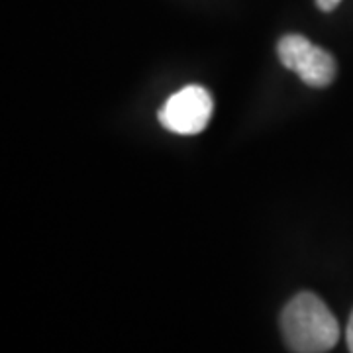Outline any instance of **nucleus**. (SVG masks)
Here are the masks:
<instances>
[{"instance_id": "f257e3e1", "label": "nucleus", "mask_w": 353, "mask_h": 353, "mask_svg": "<svg viewBox=\"0 0 353 353\" xmlns=\"http://www.w3.org/2000/svg\"><path fill=\"white\" fill-rule=\"evenodd\" d=\"M281 330L294 353H326L340 338L338 320L312 292H301L285 306Z\"/></svg>"}, {"instance_id": "f03ea898", "label": "nucleus", "mask_w": 353, "mask_h": 353, "mask_svg": "<svg viewBox=\"0 0 353 353\" xmlns=\"http://www.w3.org/2000/svg\"><path fill=\"white\" fill-rule=\"evenodd\" d=\"M212 110L214 101L210 92L199 85H189L167 99L159 110V122L173 134L194 136L208 126Z\"/></svg>"}, {"instance_id": "7ed1b4c3", "label": "nucleus", "mask_w": 353, "mask_h": 353, "mask_svg": "<svg viewBox=\"0 0 353 353\" xmlns=\"http://www.w3.org/2000/svg\"><path fill=\"white\" fill-rule=\"evenodd\" d=\"M277 51L281 63L294 71L308 87H328L336 77V59L304 36H285L279 41Z\"/></svg>"}, {"instance_id": "20e7f679", "label": "nucleus", "mask_w": 353, "mask_h": 353, "mask_svg": "<svg viewBox=\"0 0 353 353\" xmlns=\"http://www.w3.org/2000/svg\"><path fill=\"white\" fill-rule=\"evenodd\" d=\"M341 0H316V4H318V8L322 10V12H332L334 8H338V4H340Z\"/></svg>"}, {"instance_id": "39448f33", "label": "nucleus", "mask_w": 353, "mask_h": 353, "mask_svg": "<svg viewBox=\"0 0 353 353\" xmlns=\"http://www.w3.org/2000/svg\"><path fill=\"white\" fill-rule=\"evenodd\" d=\"M347 345H350V352L353 353V312L350 316V324H347Z\"/></svg>"}]
</instances>
